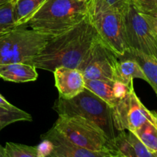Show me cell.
Segmentation results:
<instances>
[{"label": "cell", "mask_w": 157, "mask_h": 157, "mask_svg": "<svg viewBox=\"0 0 157 157\" xmlns=\"http://www.w3.org/2000/svg\"><path fill=\"white\" fill-rule=\"evenodd\" d=\"M100 38L87 15L74 27L52 37L34 58L32 64L37 69L51 72L58 67L79 69Z\"/></svg>", "instance_id": "1"}, {"label": "cell", "mask_w": 157, "mask_h": 157, "mask_svg": "<svg viewBox=\"0 0 157 157\" xmlns=\"http://www.w3.org/2000/svg\"><path fill=\"white\" fill-rule=\"evenodd\" d=\"M87 15V2L76 0H46L29 21L28 26L52 38L76 25Z\"/></svg>", "instance_id": "2"}, {"label": "cell", "mask_w": 157, "mask_h": 157, "mask_svg": "<svg viewBox=\"0 0 157 157\" xmlns=\"http://www.w3.org/2000/svg\"><path fill=\"white\" fill-rule=\"evenodd\" d=\"M53 109L58 115H78L92 121L104 132L110 141L118 133L113 126L111 107L86 88L71 99L58 98Z\"/></svg>", "instance_id": "3"}, {"label": "cell", "mask_w": 157, "mask_h": 157, "mask_svg": "<svg viewBox=\"0 0 157 157\" xmlns=\"http://www.w3.org/2000/svg\"><path fill=\"white\" fill-rule=\"evenodd\" d=\"M87 17L104 44L121 58L128 52L123 13L104 0H88Z\"/></svg>", "instance_id": "4"}, {"label": "cell", "mask_w": 157, "mask_h": 157, "mask_svg": "<svg viewBox=\"0 0 157 157\" xmlns=\"http://www.w3.org/2000/svg\"><path fill=\"white\" fill-rule=\"evenodd\" d=\"M51 37L26 27L16 28L0 38V65L24 63L32 64Z\"/></svg>", "instance_id": "5"}, {"label": "cell", "mask_w": 157, "mask_h": 157, "mask_svg": "<svg viewBox=\"0 0 157 157\" xmlns=\"http://www.w3.org/2000/svg\"><path fill=\"white\" fill-rule=\"evenodd\" d=\"M54 128L74 145L91 151L111 150L110 140L98 125L78 115H58Z\"/></svg>", "instance_id": "6"}, {"label": "cell", "mask_w": 157, "mask_h": 157, "mask_svg": "<svg viewBox=\"0 0 157 157\" xmlns=\"http://www.w3.org/2000/svg\"><path fill=\"white\" fill-rule=\"evenodd\" d=\"M124 32L128 51H136L157 58V37L143 14L130 3L123 13Z\"/></svg>", "instance_id": "7"}, {"label": "cell", "mask_w": 157, "mask_h": 157, "mask_svg": "<svg viewBox=\"0 0 157 157\" xmlns=\"http://www.w3.org/2000/svg\"><path fill=\"white\" fill-rule=\"evenodd\" d=\"M155 111L149 110L136 95L133 85L128 94L112 108L113 126L117 131L134 132L144 123L151 121Z\"/></svg>", "instance_id": "8"}, {"label": "cell", "mask_w": 157, "mask_h": 157, "mask_svg": "<svg viewBox=\"0 0 157 157\" xmlns=\"http://www.w3.org/2000/svg\"><path fill=\"white\" fill-rule=\"evenodd\" d=\"M119 57L100 38L79 67L85 79H112Z\"/></svg>", "instance_id": "9"}, {"label": "cell", "mask_w": 157, "mask_h": 157, "mask_svg": "<svg viewBox=\"0 0 157 157\" xmlns=\"http://www.w3.org/2000/svg\"><path fill=\"white\" fill-rule=\"evenodd\" d=\"M52 73L59 98L65 100L71 99L85 89L86 79L79 69L58 67Z\"/></svg>", "instance_id": "10"}, {"label": "cell", "mask_w": 157, "mask_h": 157, "mask_svg": "<svg viewBox=\"0 0 157 157\" xmlns=\"http://www.w3.org/2000/svg\"><path fill=\"white\" fill-rule=\"evenodd\" d=\"M53 144L54 150L48 157H105L102 153L91 151L74 145L60 134L53 127L41 136Z\"/></svg>", "instance_id": "11"}, {"label": "cell", "mask_w": 157, "mask_h": 157, "mask_svg": "<svg viewBox=\"0 0 157 157\" xmlns=\"http://www.w3.org/2000/svg\"><path fill=\"white\" fill-rule=\"evenodd\" d=\"M111 150L120 152L127 157H156L137 136L130 131H121L116 137L110 141Z\"/></svg>", "instance_id": "12"}, {"label": "cell", "mask_w": 157, "mask_h": 157, "mask_svg": "<svg viewBox=\"0 0 157 157\" xmlns=\"http://www.w3.org/2000/svg\"><path fill=\"white\" fill-rule=\"evenodd\" d=\"M38 75L37 68L32 64L24 63L0 65V78L6 81L25 83L36 81Z\"/></svg>", "instance_id": "13"}, {"label": "cell", "mask_w": 157, "mask_h": 157, "mask_svg": "<svg viewBox=\"0 0 157 157\" xmlns=\"http://www.w3.org/2000/svg\"><path fill=\"white\" fill-rule=\"evenodd\" d=\"M114 68L113 80L130 85L133 79H141L147 81V79L144 71L136 61L131 58H121Z\"/></svg>", "instance_id": "14"}, {"label": "cell", "mask_w": 157, "mask_h": 157, "mask_svg": "<svg viewBox=\"0 0 157 157\" xmlns=\"http://www.w3.org/2000/svg\"><path fill=\"white\" fill-rule=\"evenodd\" d=\"M46 0H15L13 19L16 28L27 27L28 23Z\"/></svg>", "instance_id": "15"}, {"label": "cell", "mask_w": 157, "mask_h": 157, "mask_svg": "<svg viewBox=\"0 0 157 157\" xmlns=\"http://www.w3.org/2000/svg\"><path fill=\"white\" fill-rule=\"evenodd\" d=\"M114 83L115 81L112 79H86L85 88L113 108L120 101L115 96Z\"/></svg>", "instance_id": "16"}, {"label": "cell", "mask_w": 157, "mask_h": 157, "mask_svg": "<svg viewBox=\"0 0 157 157\" xmlns=\"http://www.w3.org/2000/svg\"><path fill=\"white\" fill-rule=\"evenodd\" d=\"M121 58H131L137 61L147 77V83L157 94V58L132 50Z\"/></svg>", "instance_id": "17"}, {"label": "cell", "mask_w": 157, "mask_h": 157, "mask_svg": "<svg viewBox=\"0 0 157 157\" xmlns=\"http://www.w3.org/2000/svg\"><path fill=\"white\" fill-rule=\"evenodd\" d=\"M133 133L150 151L157 153V112L151 121L144 123Z\"/></svg>", "instance_id": "18"}, {"label": "cell", "mask_w": 157, "mask_h": 157, "mask_svg": "<svg viewBox=\"0 0 157 157\" xmlns=\"http://www.w3.org/2000/svg\"><path fill=\"white\" fill-rule=\"evenodd\" d=\"M15 0L0 6V38L16 29L13 19V9Z\"/></svg>", "instance_id": "19"}, {"label": "cell", "mask_w": 157, "mask_h": 157, "mask_svg": "<svg viewBox=\"0 0 157 157\" xmlns=\"http://www.w3.org/2000/svg\"><path fill=\"white\" fill-rule=\"evenodd\" d=\"M31 114L24 110H9L0 107V131L10 124L21 121H32Z\"/></svg>", "instance_id": "20"}, {"label": "cell", "mask_w": 157, "mask_h": 157, "mask_svg": "<svg viewBox=\"0 0 157 157\" xmlns=\"http://www.w3.org/2000/svg\"><path fill=\"white\" fill-rule=\"evenodd\" d=\"M6 157H38L36 147L8 142L4 147Z\"/></svg>", "instance_id": "21"}, {"label": "cell", "mask_w": 157, "mask_h": 157, "mask_svg": "<svg viewBox=\"0 0 157 157\" xmlns=\"http://www.w3.org/2000/svg\"><path fill=\"white\" fill-rule=\"evenodd\" d=\"M130 3L141 14L157 17V0H130Z\"/></svg>", "instance_id": "22"}, {"label": "cell", "mask_w": 157, "mask_h": 157, "mask_svg": "<svg viewBox=\"0 0 157 157\" xmlns=\"http://www.w3.org/2000/svg\"><path fill=\"white\" fill-rule=\"evenodd\" d=\"M38 157H48L54 150L53 144L49 140L42 138V141L36 146Z\"/></svg>", "instance_id": "23"}, {"label": "cell", "mask_w": 157, "mask_h": 157, "mask_svg": "<svg viewBox=\"0 0 157 157\" xmlns=\"http://www.w3.org/2000/svg\"><path fill=\"white\" fill-rule=\"evenodd\" d=\"M110 7L124 13L130 4L129 0H104Z\"/></svg>", "instance_id": "24"}, {"label": "cell", "mask_w": 157, "mask_h": 157, "mask_svg": "<svg viewBox=\"0 0 157 157\" xmlns=\"http://www.w3.org/2000/svg\"><path fill=\"white\" fill-rule=\"evenodd\" d=\"M143 15H144V18H145L146 21H147L148 25H150L152 32L157 37V17L150 16V15H144V14H143Z\"/></svg>", "instance_id": "25"}, {"label": "cell", "mask_w": 157, "mask_h": 157, "mask_svg": "<svg viewBox=\"0 0 157 157\" xmlns=\"http://www.w3.org/2000/svg\"><path fill=\"white\" fill-rule=\"evenodd\" d=\"M0 107L2 108L6 109V110H19V108L16 107L15 106L12 105L11 103H9L2 95L0 94Z\"/></svg>", "instance_id": "26"}, {"label": "cell", "mask_w": 157, "mask_h": 157, "mask_svg": "<svg viewBox=\"0 0 157 157\" xmlns=\"http://www.w3.org/2000/svg\"><path fill=\"white\" fill-rule=\"evenodd\" d=\"M102 153L105 157H127L115 150H109Z\"/></svg>", "instance_id": "27"}, {"label": "cell", "mask_w": 157, "mask_h": 157, "mask_svg": "<svg viewBox=\"0 0 157 157\" xmlns=\"http://www.w3.org/2000/svg\"><path fill=\"white\" fill-rule=\"evenodd\" d=\"M0 157H6L4 147H3L1 144H0Z\"/></svg>", "instance_id": "28"}, {"label": "cell", "mask_w": 157, "mask_h": 157, "mask_svg": "<svg viewBox=\"0 0 157 157\" xmlns=\"http://www.w3.org/2000/svg\"><path fill=\"white\" fill-rule=\"evenodd\" d=\"M10 1H12V0H0V6H2V5L6 4Z\"/></svg>", "instance_id": "29"}, {"label": "cell", "mask_w": 157, "mask_h": 157, "mask_svg": "<svg viewBox=\"0 0 157 157\" xmlns=\"http://www.w3.org/2000/svg\"><path fill=\"white\" fill-rule=\"evenodd\" d=\"M78 2H87L88 0H76Z\"/></svg>", "instance_id": "30"}, {"label": "cell", "mask_w": 157, "mask_h": 157, "mask_svg": "<svg viewBox=\"0 0 157 157\" xmlns=\"http://www.w3.org/2000/svg\"><path fill=\"white\" fill-rule=\"evenodd\" d=\"M155 154H156V157H157V153H155Z\"/></svg>", "instance_id": "31"}, {"label": "cell", "mask_w": 157, "mask_h": 157, "mask_svg": "<svg viewBox=\"0 0 157 157\" xmlns=\"http://www.w3.org/2000/svg\"><path fill=\"white\" fill-rule=\"evenodd\" d=\"M129 1H130V0H129Z\"/></svg>", "instance_id": "32"}]
</instances>
